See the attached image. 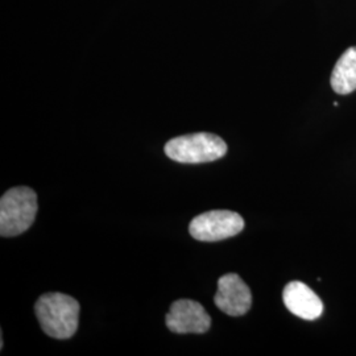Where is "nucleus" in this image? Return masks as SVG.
<instances>
[{"label":"nucleus","mask_w":356,"mask_h":356,"mask_svg":"<svg viewBox=\"0 0 356 356\" xmlns=\"http://www.w3.org/2000/svg\"><path fill=\"white\" fill-rule=\"evenodd\" d=\"M79 304L63 293L42 294L35 305V313L42 331L54 339H69L76 334Z\"/></svg>","instance_id":"f257e3e1"},{"label":"nucleus","mask_w":356,"mask_h":356,"mask_svg":"<svg viewBox=\"0 0 356 356\" xmlns=\"http://www.w3.org/2000/svg\"><path fill=\"white\" fill-rule=\"evenodd\" d=\"M38 210V195L31 188L19 186L4 193L0 200V235H22L33 225Z\"/></svg>","instance_id":"f03ea898"},{"label":"nucleus","mask_w":356,"mask_h":356,"mask_svg":"<svg viewBox=\"0 0 356 356\" xmlns=\"http://www.w3.org/2000/svg\"><path fill=\"white\" fill-rule=\"evenodd\" d=\"M165 153L176 163L202 164L222 159L227 153V144L214 134L198 132L170 139Z\"/></svg>","instance_id":"7ed1b4c3"},{"label":"nucleus","mask_w":356,"mask_h":356,"mask_svg":"<svg viewBox=\"0 0 356 356\" xmlns=\"http://www.w3.org/2000/svg\"><path fill=\"white\" fill-rule=\"evenodd\" d=\"M244 219L229 210H214L195 216L191 222L189 232L200 242H219L242 232Z\"/></svg>","instance_id":"20e7f679"},{"label":"nucleus","mask_w":356,"mask_h":356,"mask_svg":"<svg viewBox=\"0 0 356 356\" xmlns=\"http://www.w3.org/2000/svg\"><path fill=\"white\" fill-rule=\"evenodd\" d=\"M165 323L176 334H204L210 329L211 318L200 302L184 298L172 304Z\"/></svg>","instance_id":"39448f33"},{"label":"nucleus","mask_w":356,"mask_h":356,"mask_svg":"<svg viewBox=\"0 0 356 356\" xmlns=\"http://www.w3.org/2000/svg\"><path fill=\"white\" fill-rule=\"evenodd\" d=\"M214 304L231 317H241L251 309L252 294L248 285L238 275L229 273L218 281Z\"/></svg>","instance_id":"423d86ee"},{"label":"nucleus","mask_w":356,"mask_h":356,"mask_svg":"<svg viewBox=\"0 0 356 356\" xmlns=\"http://www.w3.org/2000/svg\"><path fill=\"white\" fill-rule=\"evenodd\" d=\"M282 300L292 314L305 321H314L323 313L321 298L301 281L289 282L284 288Z\"/></svg>","instance_id":"0eeeda50"},{"label":"nucleus","mask_w":356,"mask_h":356,"mask_svg":"<svg viewBox=\"0 0 356 356\" xmlns=\"http://www.w3.org/2000/svg\"><path fill=\"white\" fill-rule=\"evenodd\" d=\"M331 88L341 94L347 95L356 90V47L344 51L334 66L331 73Z\"/></svg>","instance_id":"6e6552de"}]
</instances>
